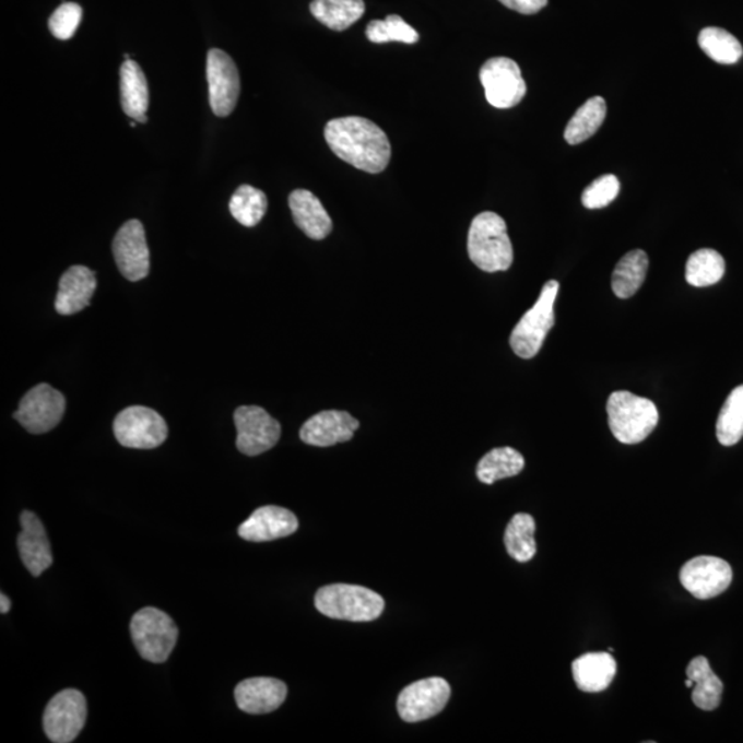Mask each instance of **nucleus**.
<instances>
[{"label": "nucleus", "instance_id": "24", "mask_svg": "<svg viewBox=\"0 0 743 743\" xmlns=\"http://www.w3.org/2000/svg\"><path fill=\"white\" fill-rule=\"evenodd\" d=\"M686 673L689 681L695 684L692 695L694 705L703 710L718 709L724 686L710 668L709 661L705 657L694 658L689 661Z\"/></svg>", "mask_w": 743, "mask_h": 743}, {"label": "nucleus", "instance_id": "20", "mask_svg": "<svg viewBox=\"0 0 743 743\" xmlns=\"http://www.w3.org/2000/svg\"><path fill=\"white\" fill-rule=\"evenodd\" d=\"M97 290L93 270L72 267L62 274L56 297V310L61 316H72L86 309Z\"/></svg>", "mask_w": 743, "mask_h": 743}, {"label": "nucleus", "instance_id": "30", "mask_svg": "<svg viewBox=\"0 0 743 743\" xmlns=\"http://www.w3.org/2000/svg\"><path fill=\"white\" fill-rule=\"evenodd\" d=\"M724 273V259L715 249L703 248L689 255L686 264V280L689 285L704 288L718 284Z\"/></svg>", "mask_w": 743, "mask_h": 743}, {"label": "nucleus", "instance_id": "28", "mask_svg": "<svg viewBox=\"0 0 743 743\" xmlns=\"http://www.w3.org/2000/svg\"><path fill=\"white\" fill-rule=\"evenodd\" d=\"M524 469L523 456L512 448H496L483 456L476 467V476L485 485L518 475Z\"/></svg>", "mask_w": 743, "mask_h": 743}, {"label": "nucleus", "instance_id": "19", "mask_svg": "<svg viewBox=\"0 0 743 743\" xmlns=\"http://www.w3.org/2000/svg\"><path fill=\"white\" fill-rule=\"evenodd\" d=\"M288 694L285 683L273 677L247 679L237 684L235 698L238 708L249 715H267L278 710Z\"/></svg>", "mask_w": 743, "mask_h": 743}, {"label": "nucleus", "instance_id": "11", "mask_svg": "<svg viewBox=\"0 0 743 743\" xmlns=\"http://www.w3.org/2000/svg\"><path fill=\"white\" fill-rule=\"evenodd\" d=\"M449 698L450 686L445 679H424L402 689L397 700L398 713L406 723H418L443 712Z\"/></svg>", "mask_w": 743, "mask_h": 743}, {"label": "nucleus", "instance_id": "17", "mask_svg": "<svg viewBox=\"0 0 743 743\" xmlns=\"http://www.w3.org/2000/svg\"><path fill=\"white\" fill-rule=\"evenodd\" d=\"M299 528V522L290 509L267 506L260 507L238 528L240 538L252 543H264L288 538Z\"/></svg>", "mask_w": 743, "mask_h": 743}, {"label": "nucleus", "instance_id": "2", "mask_svg": "<svg viewBox=\"0 0 743 743\" xmlns=\"http://www.w3.org/2000/svg\"><path fill=\"white\" fill-rule=\"evenodd\" d=\"M469 257L476 268L486 273L506 272L514 262L512 243L507 223L495 212L476 215L469 232Z\"/></svg>", "mask_w": 743, "mask_h": 743}, {"label": "nucleus", "instance_id": "36", "mask_svg": "<svg viewBox=\"0 0 743 743\" xmlns=\"http://www.w3.org/2000/svg\"><path fill=\"white\" fill-rule=\"evenodd\" d=\"M83 9L78 3L66 2L51 14L49 28L52 35L60 40H68L81 25Z\"/></svg>", "mask_w": 743, "mask_h": 743}, {"label": "nucleus", "instance_id": "39", "mask_svg": "<svg viewBox=\"0 0 743 743\" xmlns=\"http://www.w3.org/2000/svg\"><path fill=\"white\" fill-rule=\"evenodd\" d=\"M693 684H694L693 681H689V679L687 677L686 687H688V688L693 687Z\"/></svg>", "mask_w": 743, "mask_h": 743}, {"label": "nucleus", "instance_id": "21", "mask_svg": "<svg viewBox=\"0 0 743 743\" xmlns=\"http://www.w3.org/2000/svg\"><path fill=\"white\" fill-rule=\"evenodd\" d=\"M573 677L583 693H602L617 675L612 652H587L571 663Z\"/></svg>", "mask_w": 743, "mask_h": 743}, {"label": "nucleus", "instance_id": "7", "mask_svg": "<svg viewBox=\"0 0 743 743\" xmlns=\"http://www.w3.org/2000/svg\"><path fill=\"white\" fill-rule=\"evenodd\" d=\"M114 433L121 446L131 449H155L167 439L166 421L145 406H130L114 422Z\"/></svg>", "mask_w": 743, "mask_h": 743}, {"label": "nucleus", "instance_id": "29", "mask_svg": "<svg viewBox=\"0 0 743 743\" xmlns=\"http://www.w3.org/2000/svg\"><path fill=\"white\" fill-rule=\"evenodd\" d=\"M534 532L535 522L529 514H517L509 520L506 534H504V544H506L508 555L519 564L532 561L538 552Z\"/></svg>", "mask_w": 743, "mask_h": 743}, {"label": "nucleus", "instance_id": "12", "mask_svg": "<svg viewBox=\"0 0 743 743\" xmlns=\"http://www.w3.org/2000/svg\"><path fill=\"white\" fill-rule=\"evenodd\" d=\"M207 82H209L210 105L220 118H226L235 110L240 97V74L235 61L220 49H211L207 56Z\"/></svg>", "mask_w": 743, "mask_h": 743}, {"label": "nucleus", "instance_id": "31", "mask_svg": "<svg viewBox=\"0 0 743 743\" xmlns=\"http://www.w3.org/2000/svg\"><path fill=\"white\" fill-rule=\"evenodd\" d=\"M698 45L705 55L713 61L731 66L741 60L743 56L742 45L734 35L726 30L709 26L700 31Z\"/></svg>", "mask_w": 743, "mask_h": 743}, {"label": "nucleus", "instance_id": "6", "mask_svg": "<svg viewBox=\"0 0 743 743\" xmlns=\"http://www.w3.org/2000/svg\"><path fill=\"white\" fill-rule=\"evenodd\" d=\"M130 630L138 652L149 662H166L177 645L178 626L168 614L155 608L135 613Z\"/></svg>", "mask_w": 743, "mask_h": 743}, {"label": "nucleus", "instance_id": "38", "mask_svg": "<svg viewBox=\"0 0 743 743\" xmlns=\"http://www.w3.org/2000/svg\"><path fill=\"white\" fill-rule=\"evenodd\" d=\"M0 604H2V606H0V612H2V614L9 613L10 608H12V602H10V599L4 593L0 594Z\"/></svg>", "mask_w": 743, "mask_h": 743}, {"label": "nucleus", "instance_id": "32", "mask_svg": "<svg viewBox=\"0 0 743 743\" xmlns=\"http://www.w3.org/2000/svg\"><path fill=\"white\" fill-rule=\"evenodd\" d=\"M229 210L243 226H257L268 211L267 194L253 186L241 185L232 196Z\"/></svg>", "mask_w": 743, "mask_h": 743}, {"label": "nucleus", "instance_id": "8", "mask_svg": "<svg viewBox=\"0 0 743 743\" xmlns=\"http://www.w3.org/2000/svg\"><path fill=\"white\" fill-rule=\"evenodd\" d=\"M480 79L487 103L497 109L517 106L527 95V82L511 58H491L481 68Z\"/></svg>", "mask_w": 743, "mask_h": 743}, {"label": "nucleus", "instance_id": "3", "mask_svg": "<svg viewBox=\"0 0 743 743\" xmlns=\"http://www.w3.org/2000/svg\"><path fill=\"white\" fill-rule=\"evenodd\" d=\"M318 612L333 620L369 623L385 612V599L379 593L350 583H332L318 589L315 598Z\"/></svg>", "mask_w": 743, "mask_h": 743}, {"label": "nucleus", "instance_id": "27", "mask_svg": "<svg viewBox=\"0 0 743 743\" xmlns=\"http://www.w3.org/2000/svg\"><path fill=\"white\" fill-rule=\"evenodd\" d=\"M608 106L606 101L602 97L589 98L586 104L573 116L569 125L566 126L565 140L570 145H578L601 129L604 119H606Z\"/></svg>", "mask_w": 743, "mask_h": 743}, {"label": "nucleus", "instance_id": "15", "mask_svg": "<svg viewBox=\"0 0 743 743\" xmlns=\"http://www.w3.org/2000/svg\"><path fill=\"white\" fill-rule=\"evenodd\" d=\"M732 581V569L716 556H697L681 570V582L693 597L712 599L723 593Z\"/></svg>", "mask_w": 743, "mask_h": 743}, {"label": "nucleus", "instance_id": "13", "mask_svg": "<svg viewBox=\"0 0 743 743\" xmlns=\"http://www.w3.org/2000/svg\"><path fill=\"white\" fill-rule=\"evenodd\" d=\"M237 449L247 456H258L274 448L281 437V426L260 406H240L235 412Z\"/></svg>", "mask_w": 743, "mask_h": 743}, {"label": "nucleus", "instance_id": "18", "mask_svg": "<svg viewBox=\"0 0 743 743\" xmlns=\"http://www.w3.org/2000/svg\"><path fill=\"white\" fill-rule=\"evenodd\" d=\"M21 533L17 545L21 561L34 577L52 565L51 546L42 520L34 512L24 511L20 517Z\"/></svg>", "mask_w": 743, "mask_h": 743}, {"label": "nucleus", "instance_id": "22", "mask_svg": "<svg viewBox=\"0 0 743 743\" xmlns=\"http://www.w3.org/2000/svg\"><path fill=\"white\" fill-rule=\"evenodd\" d=\"M290 209L294 221L311 240H323L332 232V220L317 196L309 190L297 189L290 196Z\"/></svg>", "mask_w": 743, "mask_h": 743}, {"label": "nucleus", "instance_id": "10", "mask_svg": "<svg viewBox=\"0 0 743 743\" xmlns=\"http://www.w3.org/2000/svg\"><path fill=\"white\" fill-rule=\"evenodd\" d=\"M66 397L51 386L40 384L26 392L14 418L31 434L51 432L66 413Z\"/></svg>", "mask_w": 743, "mask_h": 743}, {"label": "nucleus", "instance_id": "37", "mask_svg": "<svg viewBox=\"0 0 743 743\" xmlns=\"http://www.w3.org/2000/svg\"><path fill=\"white\" fill-rule=\"evenodd\" d=\"M498 2L520 14H535L546 7L549 0H498Z\"/></svg>", "mask_w": 743, "mask_h": 743}, {"label": "nucleus", "instance_id": "23", "mask_svg": "<svg viewBox=\"0 0 743 743\" xmlns=\"http://www.w3.org/2000/svg\"><path fill=\"white\" fill-rule=\"evenodd\" d=\"M120 98L125 114L138 123H146L149 89L145 73L138 62L127 60L120 68Z\"/></svg>", "mask_w": 743, "mask_h": 743}, {"label": "nucleus", "instance_id": "5", "mask_svg": "<svg viewBox=\"0 0 743 743\" xmlns=\"http://www.w3.org/2000/svg\"><path fill=\"white\" fill-rule=\"evenodd\" d=\"M557 292H559V283L556 280L545 283L539 300L532 309L524 312L517 327L514 328L509 344L518 357L530 359L539 354L546 334L555 323L554 306Z\"/></svg>", "mask_w": 743, "mask_h": 743}, {"label": "nucleus", "instance_id": "16", "mask_svg": "<svg viewBox=\"0 0 743 743\" xmlns=\"http://www.w3.org/2000/svg\"><path fill=\"white\" fill-rule=\"evenodd\" d=\"M359 428V422L342 411H323L311 416L300 428V439L305 444L328 448L349 443Z\"/></svg>", "mask_w": 743, "mask_h": 743}, {"label": "nucleus", "instance_id": "4", "mask_svg": "<svg viewBox=\"0 0 743 743\" xmlns=\"http://www.w3.org/2000/svg\"><path fill=\"white\" fill-rule=\"evenodd\" d=\"M608 416L614 437L626 445L644 443L660 421L654 402L629 391H615L610 396Z\"/></svg>", "mask_w": 743, "mask_h": 743}, {"label": "nucleus", "instance_id": "14", "mask_svg": "<svg viewBox=\"0 0 743 743\" xmlns=\"http://www.w3.org/2000/svg\"><path fill=\"white\" fill-rule=\"evenodd\" d=\"M114 257L120 273L132 283L145 279L151 269V253L146 243L145 229L140 221L126 222L116 233Z\"/></svg>", "mask_w": 743, "mask_h": 743}, {"label": "nucleus", "instance_id": "9", "mask_svg": "<svg viewBox=\"0 0 743 743\" xmlns=\"http://www.w3.org/2000/svg\"><path fill=\"white\" fill-rule=\"evenodd\" d=\"M87 718L86 698L78 689L69 688L58 693L44 715L47 738L55 743H69L81 734Z\"/></svg>", "mask_w": 743, "mask_h": 743}, {"label": "nucleus", "instance_id": "25", "mask_svg": "<svg viewBox=\"0 0 743 743\" xmlns=\"http://www.w3.org/2000/svg\"><path fill=\"white\" fill-rule=\"evenodd\" d=\"M647 270H649V257L641 249H634L621 258L612 278L615 296L620 299L634 296L644 285Z\"/></svg>", "mask_w": 743, "mask_h": 743}, {"label": "nucleus", "instance_id": "26", "mask_svg": "<svg viewBox=\"0 0 743 743\" xmlns=\"http://www.w3.org/2000/svg\"><path fill=\"white\" fill-rule=\"evenodd\" d=\"M310 12L332 31H344L363 17L364 0H312Z\"/></svg>", "mask_w": 743, "mask_h": 743}, {"label": "nucleus", "instance_id": "1", "mask_svg": "<svg viewBox=\"0 0 743 743\" xmlns=\"http://www.w3.org/2000/svg\"><path fill=\"white\" fill-rule=\"evenodd\" d=\"M323 134L334 155L361 172L379 174L389 166V137L374 121L359 116L333 119Z\"/></svg>", "mask_w": 743, "mask_h": 743}, {"label": "nucleus", "instance_id": "35", "mask_svg": "<svg viewBox=\"0 0 743 743\" xmlns=\"http://www.w3.org/2000/svg\"><path fill=\"white\" fill-rule=\"evenodd\" d=\"M620 193V180L615 175L608 174L594 179L591 185L583 190L581 201L588 210H599L608 207L617 199Z\"/></svg>", "mask_w": 743, "mask_h": 743}, {"label": "nucleus", "instance_id": "33", "mask_svg": "<svg viewBox=\"0 0 743 743\" xmlns=\"http://www.w3.org/2000/svg\"><path fill=\"white\" fill-rule=\"evenodd\" d=\"M716 435L719 443L724 446H732L743 437V385L738 386L727 398L721 408L718 423H716Z\"/></svg>", "mask_w": 743, "mask_h": 743}, {"label": "nucleus", "instance_id": "34", "mask_svg": "<svg viewBox=\"0 0 743 743\" xmlns=\"http://www.w3.org/2000/svg\"><path fill=\"white\" fill-rule=\"evenodd\" d=\"M366 37L371 44H389V42H401V44L415 45L418 42V34L415 28L403 21L400 15H387V19L375 20L366 26Z\"/></svg>", "mask_w": 743, "mask_h": 743}]
</instances>
